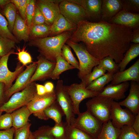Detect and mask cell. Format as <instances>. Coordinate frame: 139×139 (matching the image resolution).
Returning a JSON list of instances; mask_svg holds the SVG:
<instances>
[{"instance_id":"obj_1","label":"cell","mask_w":139,"mask_h":139,"mask_svg":"<svg viewBox=\"0 0 139 139\" xmlns=\"http://www.w3.org/2000/svg\"><path fill=\"white\" fill-rule=\"evenodd\" d=\"M133 30L102 20L80 22L69 39L82 42L89 52L98 59L111 57L117 64L123 59L131 45Z\"/></svg>"},{"instance_id":"obj_2","label":"cell","mask_w":139,"mask_h":139,"mask_svg":"<svg viewBox=\"0 0 139 139\" xmlns=\"http://www.w3.org/2000/svg\"><path fill=\"white\" fill-rule=\"evenodd\" d=\"M72 32L66 31L53 36L33 39L29 45L38 48L40 55L46 59L56 62V57L61 54L62 48L71 35Z\"/></svg>"},{"instance_id":"obj_3","label":"cell","mask_w":139,"mask_h":139,"mask_svg":"<svg viewBox=\"0 0 139 139\" xmlns=\"http://www.w3.org/2000/svg\"><path fill=\"white\" fill-rule=\"evenodd\" d=\"M65 43L73 49L78 58L80 69L77 76L81 80L98 65L99 60L91 55L83 45L73 42L69 39Z\"/></svg>"},{"instance_id":"obj_4","label":"cell","mask_w":139,"mask_h":139,"mask_svg":"<svg viewBox=\"0 0 139 139\" xmlns=\"http://www.w3.org/2000/svg\"><path fill=\"white\" fill-rule=\"evenodd\" d=\"M36 84L35 82L31 83L21 91L13 94L7 102L0 107V111L11 113L27 105L37 93Z\"/></svg>"},{"instance_id":"obj_5","label":"cell","mask_w":139,"mask_h":139,"mask_svg":"<svg viewBox=\"0 0 139 139\" xmlns=\"http://www.w3.org/2000/svg\"><path fill=\"white\" fill-rule=\"evenodd\" d=\"M114 100L98 95L86 102L87 110L103 124L110 120L112 105Z\"/></svg>"},{"instance_id":"obj_6","label":"cell","mask_w":139,"mask_h":139,"mask_svg":"<svg viewBox=\"0 0 139 139\" xmlns=\"http://www.w3.org/2000/svg\"><path fill=\"white\" fill-rule=\"evenodd\" d=\"M103 123L88 110L78 115L70 125L86 133L96 139L101 129Z\"/></svg>"},{"instance_id":"obj_7","label":"cell","mask_w":139,"mask_h":139,"mask_svg":"<svg viewBox=\"0 0 139 139\" xmlns=\"http://www.w3.org/2000/svg\"><path fill=\"white\" fill-rule=\"evenodd\" d=\"M59 6L60 14L68 22L76 25L89 18L83 8L73 1H61Z\"/></svg>"},{"instance_id":"obj_8","label":"cell","mask_w":139,"mask_h":139,"mask_svg":"<svg viewBox=\"0 0 139 139\" xmlns=\"http://www.w3.org/2000/svg\"><path fill=\"white\" fill-rule=\"evenodd\" d=\"M55 101L54 90L42 95H38L36 93L26 106L31 114L39 119L47 120L48 119L44 111Z\"/></svg>"},{"instance_id":"obj_9","label":"cell","mask_w":139,"mask_h":139,"mask_svg":"<svg viewBox=\"0 0 139 139\" xmlns=\"http://www.w3.org/2000/svg\"><path fill=\"white\" fill-rule=\"evenodd\" d=\"M62 80L57 81L54 89L56 100L59 105L65 116L66 122L71 125L75 117L73 112L72 101L69 94L64 87Z\"/></svg>"},{"instance_id":"obj_10","label":"cell","mask_w":139,"mask_h":139,"mask_svg":"<svg viewBox=\"0 0 139 139\" xmlns=\"http://www.w3.org/2000/svg\"><path fill=\"white\" fill-rule=\"evenodd\" d=\"M72 102L74 114L78 115L80 112V105L84 99L98 95L100 92L88 90L80 83H74L69 85H64Z\"/></svg>"},{"instance_id":"obj_11","label":"cell","mask_w":139,"mask_h":139,"mask_svg":"<svg viewBox=\"0 0 139 139\" xmlns=\"http://www.w3.org/2000/svg\"><path fill=\"white\" fill-rule=\"evenodd\" d=\"M15 54L12 50L8 54L1 57L0 61V83H3L5 85V92L10 88L14 80L24 70V66L18 62L15 70L12 72L8 69L7 62L10 56Z\"/></svg>"},{"instance_id":"obj_12","label":"cell","mask_w":139,"mask_h":139,"mask_svg":"<svg viewBox=\"0 0 139 139\" xmlns=\"http://www.w3.org/2000/svg\"><path fill=\"white\" fill-rule=\"evenodd\" d=\"M135 116L128 109L122 108L118 102L114 100L113 101L110 120L112 124L115 127L120 129L125 125L132 126Z\"/></svg>"},{"instance_id":"obj_13","label":"cell","mask_w":139,"mask_h":139,"mask_svg":"<svg viewBox=\"0 0 139 139\" xmlns=\"http://www.w3.org/2000/svg\"><path fill=\"white\" fill-rule=\"evenodd\" d=\"M37 65L36 62L26 66L25 69L19 75L14 84L5 92V102L13 94L22 91L30 83V79L36 70Z\"/></svg>"},{"instance_id":"obj_14","label":"cell","mask_w":139,"mask_h":139,"mask_svg":"<svg viewBox=\"0 0 139 139\" xmlns=\"http://www.w3.org/2000/svg\"><path fill=\"white\" fill-rule=\"evenodd\" d=\"M37 67L31 78L30 83L50 78L55 65V62L48 60L40 54L37 57Z\"/></svg>"},{"instance_id":"obj_15","label":"cell","mask_w":139,"mask_h":139,"mask_svg":"<svg viewBox=\"0 0 139 139\" xmlns=\"http://www.w3.org/2000/svg\"><path fill=\"white\" fill-rule=\"evenodd\" d=\"M58 1H38L36 5L40 10L45 20V23L51 26L60 14Z\"/></svg>"},{"instance_id":"obj_16","label":"cell","mask_w":139,"mask_h":139,"mask_svg":"<svg viewBox=\"0 0 139 139\" xmlns=\"http://www.w3.org/2000/svg\"><path fill=\"white\" fill-rule=\"evenodd\" d=\"M107 22L111 24L128 27L134 30L139 27V14L122 10Z\"/></svg>"},{"instance_id":"obj_17","label":"cell","mask_w":139,"mask_h":139,"mask_svg":"<svg viewBox=\"0 0 139 139\" xmlns=\"http://www.w3.org/2000/svg\"><path fill=\"white\" fill-rule=\"evenodd\" d=\"M129 81L139 82V59L128 69L114 74L110 84L116 85Z\"/></svg>"},{"instance_id":"obj_18","label":"cell","mask_w":139,"mask_h":139,"mask_svg":"<svg viewBox=\"0 0 139 139\" xmlns=\"http://www.w3.org/2000/svg\"><path fill=\"white\" fill-rule=\"evenodd\" d=\"M130 86L127 97L118 103L121 106L126 107L135 116L139 112V82L131 81Z\"/></svg>"},{"instance_id":"obj_19","label":"cell","mask_w":139,"mask_h":139,"mask_svg":"<svg viewBox=\"0 0 139 139\" xmlns=\"http://www.w3.org/2000/svg\"><path fill=\"white\" fill-rule=\"evenodd\" d=\"M129 86L128 81L115 85L110 84L105 86L98 95L118 101L125 97V93Z\"/></svg>"},{"instance_id":"obj_20","label":"cell","mask_w":139,"mask_h":139,"mask_svg":"<svg viewBox=\"0 0 139 139\" xmlns=\"http://www.w3.org/2000/svg\"><path fill=\"white\" fill-rule=\"evenodd\" d=\"M123 2L120 0H102L101 18L108 21L121 10Z\"/></svg>"},{"instance_id":"obj_21","label":"cell","mask_w":139,"mask_h":139,"mask_svg":"<svg viewBox=\"0 0 139 139\" xmlns=\"http://www.w3.org/2000/svg\"><path fill=\"white\" fill-rule=\"evenodd\" d=\"M82 6L85 10L89 18H101L102 0H82L73 1Z\"/></svg>"},{"instance_id":"obj_22","label":"cell","mask_w":139,"mask_h":139,"mask_svg":"<svg viewBox=\"0 0 139 139\" xmlns=\"http://www.w3.org/2000/svg\"><path fill=\"white\" fill-rule=\"evenodd\" d=\"M77 26L68 22L61 14L55 19L50 28V35L55 36L63 32L76 30Z\"/></svg>"},{"instance_id":"obj_23","label":"cell","mask_w":139,"mask_h":139,"mask_svg":"<svg viewBox=\"0 0 139 139\" xmlns=\"http://www.w3.org/2000/svg\"><path fill=\"white\" fill-rule=\"evenodd\" d=\"M12 31L14 36L19 41H28L29 36L30 29L26 22L17 14Z\"/></svg>"},{"instance_id":"obj_24","label":"cell","mask_w":139,"mask_h":139,"mask_svg":"<svg viewBox=\"0 0 139 139\" xmlns=\"http://www.w3.org/2000/svg\"><path fill=\"white\" fill-rule=\"evenodd\" d=\"M12 119V127L15 129L26 125L31 114L26 105L14 111L11 113Z\"/></svg>"},{"instance_id":"obj_25","label":"cell","mask_w":139,"mask_h":139,"mask_svg":"<svg viewBox=\"0 0 139 139\" xmlns=\"http://www.w3.org/2000/svg\"><path fill=\"white\" fill-rule=\"evenodd\" d=\"M120 129L114 127L109 120L102 124L100 131L96 139H118Z\"/></svg>"},{"instance_id":"obj_26","label":"cell","mask_w":139,"mask_h":139,"mask_svg":"<svg viewBox=\"0 0 139 139\" xmlns=\"http://www.w3.org/2000/svg\"><path fill=\"white\" fill-rule=\"evenodd\" d=\"M44 113L47 119H52L54 121L55 124H60L63 122L62 118L65 115L56 100L44 110Z\"/></svg>"},{"instance_id":"obj_27","label":"cell","mask_w":139,"mask_h":139,"mask_svg":"<svg viewBox=\"0 0 139 139\" xmlns=\"http://www.w3.org/2000/svg\"><path fill=\"white\" fill-rule=\"evenodd\" d=\"M139 55V44H131L129 49L125 53L124 57L118 64L119 71H121L125 69L128 63Z\"/></svg>"},{"instance_id":"obj_28","label":"cell","mask_w":139,"mask_h":139,"mask_svg":"<svg viewBox=\"0 0 139 139\" xmlns=\"http://www.w3.org/2000/svg\"><path fill=\"white\" fill-rule=\"evenodd\" d=\"M74 68L66 62L61 55L56 57V64L52 72L51 78L53 80H58L60 75L63 72Z\"/></svg>"},{"instance_id":"obj_29","label":"cell","mask_w":139,"mask_h":139,"mask_svg":"<svg viewBox=\"0 0 139 139\" xmlns=\"http://www.w3.org/2000/svg\"><path fill=\"white\" fill-rule=\"evenodd\" d=\"M113 73L107 72L92 82L86 88L92 91L100 92L105 85L112 80Z\"/></svg>"},{"instance_id":"obj_30","label":"cell","mask_w":139,"mask_h":139,"mask_svg":"<svg viewBox=\"0 0 139 139\" xmlns=\"http://www.w3.org/2000/svg\"><path fill=\"white\" fill-rule=\"evenodd\" d=\"M66 139H94L81 130L68 125L65 122Z\"/></svg>"},{"instance_id":"obj_31","label":"cell","mask_w":139,"mask_h":139,"mask_svg":"<svg viewBox=\"0 0 139 139\" xmlns=\"http://www.w3.org/2000/svg\"><path fill=\"white\" fill-rule=\"evenodd\" d=\"M2 14L7 20L10 30L11 32L12 31L17 14L16 8L13 4L10 3L3 7Z\"/></svg>"},{"instance_id":"obj_32","label":"cell","mask_w":139,"mask_h":139,"mask_svg":"<svg viewBox=\"0 0 139 139\" xmlns=\"http://www.w3.org/2000/svg\"><path fill=\"white\" fill-rule=\"evenodd\" d=\"M50 27L45 23L31 26L30 29L29 36L33 39L47 37L50 34Z\"/></svg>"},{"instance_id":"obj_33","label":"cell","mask_w":139,"mask_h":139,"mask_svg":"<svg viewBox=\"0 0 139 139\" xmlns=\"http://www.w3.org/2000/svg\"><path fill=\"white\" fill-rule=\"evenodd\" d=\"M97 66L102 68L108 72L115 73L119 71V68L114 59L111 57L108 56L99 60Z\"/></svg>"},{"instance_id":"obj_34","label":"cell","mask_w":139,"mask_h":139,"mask_svg":"<svg viewBox=\"0 0 139 139\" xmlns=\"http://www.w3.org/2000/svg\"><path fill=\"white\" fill-rule=\"evenodd\" d=\"M106 71L97 66L94 67L93 71L84 77L80 83L82 85L86 88L92 82L105 74Z\"/></svg>"},{"instance_id":"obj_35","label":"cell","mask_w":139,"mask_h":139,"mask_svg":"<svg viewBox=\"0 0 139 139\" xmlns=\"http://www.w3.org/2000/svg\"><path fill=\"white\" fill-rule=\"evenodd\" d=\"M61 55L63 58L74 68L79 70V63L74 56L68 46L65 44L63 45L62 49Z\"/></svg>"},{"instance_id":"obj_36","label":"cell","mask_w":139,"mask_h":139,"mask_svg":"<svg viewBox=\"0 0 139 139\" xmlns=\"http://www.w3.org/2000/svg\"><path fill=\"white\" fill-rule=\"evenodd\" d=\"M16 43L11 39L0 35V56L7 55L15 48Z\"/></svg>"},{"instance_id":"obj_37","label":"cell","mask_w":139,"mask_h":139,"mask_svg":"<svg viewBox=\"0 0 139 139\" xmlns=\"http://www.w3.org/2000/svg\"><path fill=\"white\" fill-rule=\"evenodd\" d=\"M0 35L10 39L16 43L19 42L11 33L8 28V23L4 17L1 12L0 9Z\"/></svg>"},{"instance_id":"obj_38","label":"cell","mask_w":139,"mask_h":139,"mask_svg":"<svg viewBox=\"0 0 139 139\" xmlns=\"http://www.w3.org/2000/svg\"><path fill=\"white\" fill-rule=\"evenodd\" d=\"M51 127L48 126H43L32 132L34 139H55L51 133Z\"/></svg>"},{"instance_id":"obj_39","label":"cell","mask_w":139,"mask_h":139,"mask_svg":"<svg viewBox=\"0 0 139 139\" xmlns=\"http://www.w3.org/2000/svg\"><path fill=\"white\" fill-rule=\"evenodd\" d=\"M120 130L118 139H139V134L135 131L132 126L124 125Z\"/></svg>"},{"instance_id":"obj_40","label":"cell","mask_w":139,"mask_h":139,"mask_svg":"<svg viewBox=\"0 0 139 139\" xmlns=\"http://www.w3.org/2000/svg\"><path fill=\"white\" fill-rule=\"evenodd\" d=\"M51 133L55 139H66L65 122L60 124H55L51 129Z\"/></svg>"},{"instance_id":"obj_41","label":"cell","mask_w":139,"mask_h":139,"mask_svg":"<svg viewBox=\"0 0 139 139\" xmlns=\"http://www.w3.org/2000/svg\"><path fill=\"white\" fill-rule=\"evenodd\" d=\"M31 124L28 122L24 126L15 129L14 139H29L31 132Z\"/></svg>"},{"instance_id":"obj_42","label":"cell","mask_w":139,"mask_h":139,"mask_svg":"<svg viewBox=\"0 0 139 139\" xmlns=\"http://www.w3.org/2000/svg\"><path fill=\"white\" fill-rule=\"evenodd\" d=\"M123 7L122 10L126 11L137 13L139 11V0H122Z\"/></svg>"},{"instance_id":"obj_43","label":"cell","mask_w":139,"mask_h":139,"mask_svg":"<svg viewBox=\"0 0 139 139\" xmlns=\"http://www.w3.org/2000/svg\"><path fill=\"white\" fill-rule=\"evenodd\" d=\"M18 52L15 54H17L18 59L19 62L24 66H26L28 64L33 63L32 58L30 54L25 50V48L20 49L17 48Z\"/></svg>"},{"instance_id":"obj_44","label":"cell","mask_w":139,"mask_h":139,"mask_svg":"<svg viewBox=\"0 0 139 139\" xmlns=\"http://www.w3.org/2000/svg\"><path fill=\"white\" fill-rule=\"evenodd\" d=\"M12 127V119L11 114L6 113L0 116V130L10 129Z\"/></svg>"},{"instance_id":"obj_45","label":"cell","mask_w":139,"mask_h":139,"mask_svg":"<svg viewBox=\"0 0 139 139\" xmlns=\"http://www.w3.org/2000/svg\"><path fill=\"white\" fill-rule=\"evenodd\" d=\"M35 7V1L30 0L27 6L26 13V23L30 29L31 26Z\"/></svg>"},{"instance_id":"obj_46","label":"cell","mask_w":139,"mask_h":139,"mask_svg":"<svg viewBox=\"0 0 139 139\" xmlns=\"http://www.w3.org/2000/svg\"><path fill=\"white\" fill-rule=\"evenodd\" d=\"M45 23V20L44 17L39 8L36 5L31 26Z\"/></svg>"},{"instance_id":"obj_47","label":"cell","mask_w":139,"mask_h":139,"mask_svg":"<svg viewBox=\"0 0 139 139\" xmlns=\"http://www.w3.org/2000/svg\"><path fill=\"white\" fill-rule=\"evenodd\" d=\"M15 130L12 127L8 129L0 130V139H13Z\"/></svg>"},{"instance_id":"obj_48","label":"cell","mask_w":139,"mask_h":139,"mask_svg":"<svg viewBox=\"0 0 139 139\" xmlns=\"http://www.w3.org/2000/svg\"><path fill=\"white\" fill-rule=\"evenodd\" d=\"M30 0H21L18 10L21 17L26 21V13L27 6Z\"/></svg>"},{"instance_id":"obj_49","label":"cell","mask_w":139,"mask_h":139,"mask_svg":"<svg viewBox=\"0 0 139 139\" xmlns=\"http://www.w3.org/2000/svg\"><path fill=\"white\" fill-rule=\"evenodd\" d=\"M131 42L136 44L139 43V27L133 30Z\"/></svg>"},{"instance_id":"obj_50","label":"cell","mask_w":139,"mask_h":139,"mask_svg":"<svg viewBox=\"0 0 139 139\" xmlns=\"http://www.w3.org/2000/svg\"><path fill=\"white\" fill-rule=\"evenodd\" d=\"M5 85L2 83H0V107L2 106L5 102L4 96Z\"/></svg>"},{"instance_id":"obj_51","label":"cell","mask_w":139,"mask_h":139,"mask_svg":"<svg viewBox=\"0 0 139 139\" xmlns=\"http://www.w3.org/2000/svg\"><path fill=\"white\" fill-rule=\"evenodd\" d=\"M132 126L135 131L139 134V112L135 115V120Z\"/></svg>"},{"instance_id":"obj_52","label":"cell","mask_w":139,"mask_h":139,"mask_svg":"<svg viewBox=\"0 0 139 139\" xmlns=\"http://www.w3.org/2000/svg\"><path fill=\"white\" fill-rule=\"evenodd\" d=\"M36 86L37 93L38 95H42L47 93L44 85L36 83Z\"/></svg>"},{"instance_id":"obj_53","label":"cell","mask_w":139,"mask_h":139,"mask_svg":"<svg viewBox=\"0 0 139 139\" xmlns=\"http://www.w3.org/2000/svg\"><path fill=\"white\" fill-rule=\"evenodd\" d=\"M47 93L51 92L54 90L53 84L50 82H46L44 85Z\"/></svg>"},{"instance_id":"obj_54","label":"cell","mask_w":139,"mask_h":139,"mask_svg":"<svg viewBox=\"0 0 139 139\" xmlns=\"http://www.w3.org/2000/svg\"><path fill=\"white\" fill-rule=\"evenodd\" d=\"M11 3V0H0V6H4L6 5Z\"/></svg>"},{"instance_id":"obj_55","label":"cell","mask_w":139,"mask_h":139,"mask_svg":"<svg viewBox=\"0 0 139 139\" xmlns=\"http://www.w3.org/2000/svg\"><path fill=\"white\" fill-rule=\"evenodd\" d=\"M21 0H11V3L13 4L15 6L16 9H18Z\"/></svg>"},{"instance_id":"obj_56","label":"cell","mask_w":139,"mask_h":139,"mask_svg":"<svg viewBox=\"0 0 139 139\" xmlns=\"http://www.w3.org/2000/svg\"><path fill=\"white\" fill-rule=\"evenodd\" d=\"M29 139H34L32 134V132L31 131L30 136Z\"/></svg>"},{"instance_id":"obj_57","label":"cell","mask_w":139,"mask_h":139,"mask_svg":"<svg viewBox=\"0 0 139 139\" xmlns=\"http://www.w3.org/2000/svg\"><path fill=\"white\" fill-rule=\"evenodd\" d=\"M3 112L2 111H0V116L2 115Z\"/></svg>"},{"instance_id":"obj_58","label":"cell","mask_w":139,"mask_h":139,"mask_svg":"<svg viewBox=\"0 0 139 139\" xmlns=\"http://www.w3.org/2000/svg\"><path fill=\"white\" fill-rule=\"evenodd\" d=\"M1 57L0 56V61Z\"/></svg>"}]
</instances>
